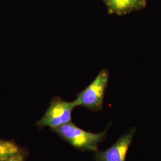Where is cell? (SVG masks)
Masks as SVG:
<instances>
[{
  "label": "cell",
  "instance_id": "5b68a950",
  "mask_svg": "<svg viewBox=\"0 0 161 161\" xmlns=\"http://www.w3.org/2000/svg\"><path fill=\"white\" fill-rule=\"evenodd\" d=\"M108 13L122 16L146 8L147 0H103Z\"/></svg>",
  "mask_w": 161,
  "mask_h": 161
},
{
  "label": "cell",
  "instance_id": "277c9868",
  "mask_svg": "<svg viewBox=\"0 0 161 161\" xmlns=\"http://www.w3.org/2000/svg\"><path fill=\"white\" fill-rule=\"evenodd\" d=\"M136 128L122 134L115 144L103 151L97 150L94 155V161H125L128 149L132 143Z\"/></svg>",
  "mask_w": 161,
  "mask_h": 161
},
{
  "label": "cell",
  "instance_id": "8992f818",
  "mask_svg": "<svg viewBox=\"0 0 161 161\" xmlns=\"http://www.w3.org/2000/svg\"><path fill=\"white\" fill-rule=\"evenodd\" d=\"M21 152L14 142L0 140V161H7Z\"/></svg>",
  "mask_w": 161,
  "mask_h": 161
},
{
  "label": "cell",
  "instance_id": "7a4b0ae2",
  "mask_svg": "<svg viewBox=\"0 0 161 161\" xmlns=\"http://www.w3.org/2000/svg\"><path fill=\"white\" fill-rule=\"evenodd\" d=\"M109 78L108 69L100 70L92 82L76 95L74 100L76 106H82L93 112L102 110Z\"/></svg>",
  "mask_w": 161,
  "mask_h": 161
},
{
  "label": "cell",
  "instance_id": "6da1fadb",
  "mask_svg": "<svg viewBox=\"0 0 161 161\" xmlns=\"http://www.w3.org/2000/svg\"><path fill=\"white\" fill-rule=\"evenodd\" d=\"M109 127L100 132L86 131L77 127L71 121L60 127L52 129L65 142L80 152L98 150V145L103 142Z\"/></svg>",
  "mask_w": 161,
  "mask_h": 161
},
{
  "label": "cell",
  "instance_id": "3957f363",
  "mask_svg": "<svg viewBox=\"0 0 161 161\" xmlns=\"http://www.w3.org/2000/svg\"><path fill=\"white\" fill-rule=\"evenodd\" d=\"M76 107L74 101L67 102L56 96L52 98L48 108L36 125L39 128L48 127L52 130L70 122L72 121V112Z\"/></svg>",
  "mask_w": 161,
  "mask_h": 161
}]
</instances>
